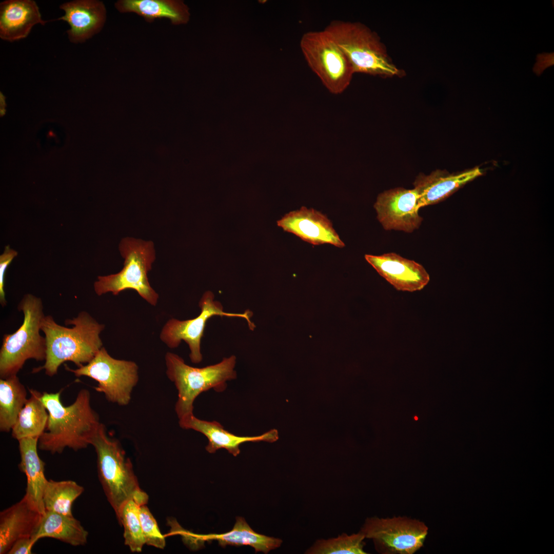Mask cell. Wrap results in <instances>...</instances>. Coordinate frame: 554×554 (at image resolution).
Listing matches in <instances>:
<instances>
[{"mask_svg": "<svg viewBox=\"0 0 554 554\" xmlns=\"http://www.w3.org/2000/svg\"><path fill=\"white\" fill-rule=\"evenodd\" d=\"M364 535L358 533H343L336 538L318 540L305 553L307 554H366Z\"/></svg>", "mask_w": 554, "mask_h": 554, "instance_id": "obj_27", "label": "cell"}, {"mask_svg": "<svg viewBox=\"0 0 554 554\" xmlns=\"http://www.w3.org/2000/svg\"><path fill=\"white\" fill-rule=\"evenodd\" d=\"M366 261L396 290L409 292L422 290L430 276L420 264L393 253L365 254Z\"/></svg>", "mask_w": 554, "mask_h": 554, "instance_id": "obj_13", "label": "cell"}, {"mask_svg": "<svg viewBox=\"0 0 554 554\" xmlns=\"http://www.w3.org/2000/svg\"><path fill=\"white\" fill-rule=\"evenodd\" d=\"M114 5L118 11L135 13L149 23L166 18L174 25H181L189 20V8L182 1L120 0Z\"/></svg>", "mask_w": 554, "mask_h": 554, "instance_id": "obj_21", "label": "cell"}, {"mask_svg": "<svg viewBox=\"0 0 554 554\" xmlns=\"http://www.w3.org/2000/svg\"><path fill=\"white\" fill-rule=\"evenodd\" d=\"M0 101H1V102H1V115L2 116V115H3L5 114V112H6L5 108H6V102H5V97L2 93V92H1V94H0Z\"/></svg>", "mask_w": 554, "mask_h": 554, "instance_id": "obj_33", "label": "cell"}, {"mask_svg": "<svg viewBox=\"0 0 554 554\" xmlns=\"http://www.w3.org/2000/svg\"><path fill=\"white\" fill-rule=\"evenodd\" d=\"M41 513L25 497L0 513V554L7 553L13 543L32 537L39 526Z\"/></svg>", "mask_w": 554, "mask_h": 554, "instance_id": "obj_18", "label": "cell"}, {"mask_svg": "<svg viewBox=\"0 0 554 554\" xmlns=\"http://www.w3.org/2000/svg\"><path fill=\"white\" fill-rule=\"evenodd\" d=\"M90 444L96 453L100 482L116 516L129 500L146 505L148 495L139 486L130 460L118 441L108 436L103 424L100 425Z\"/></svg>", "mask_w": 554, "mask_h": 554, "instance_id": "obj_3", "label": "cell"}, {"mask_svg": "<svg viewBox=\"0 0 554 554\" xmlns=\"http://www.w3.org/2000/svg\"><path fill=\"white\" fill-rule=\"evenodd\" d=\"M346 55L355 73L382 77L403 76L378 34L359 22L335 20L324 29Z\"/></svg>", "mask_w": 554, "mask_h": 554, "instance_id": "obj_4", "label": "cell"}, {"mask_svg": "<svg viewBox=\"0 0 554 554\" xmlns=\"http://www.w3.org/2000/svg\"><path fill=\"white\" fill-rule=\"evenodd\" d=\"M39 8L32 0H7L0 4V37L8 42L26 38L36 24L44 25Z\"/></svg>", "mask_w": 554, "mask_h": 554, "instance_id": "obj_19", "label": "cell"}, {"mask_svg": "<svg viewBox=\"0 0 554 554\" xmlns=\"http://www.w3.org/2000/svg\"><path fill=\"white\" fill-rule=\"evenodd\" d=\"M17 252L10 249L9 246L5 247L4 253L0 256V303L2 306L7 305L4 291V280L6 269Z\"/></svg>", "mask_w": 554, "mask_h": 554, "instance_id": "obj_30", "label": "cell"}, {"mask_svg": "<svg viewBox=\"0 0 554 554\" xmlns=\"http://www.w3.org/2000/svg\"><path fill=\"white\" fill-rule=\"evenodd\" d=\"M65 323L73 327L58 324L51 315L43 318L41 330L46 340V358L44 365L34 368L33 372L44 369L47 375L52 377L66 361L72 362L80 367L88 363L103 347L100 334L105 325L86 311L79 312L76 317L66 320Z\"/></svg>", "mask_w": 554, "mask_h": 554, "instance_id": "obj_2", "label": "cell"}, {"mask_svg": "<svg viewBox=\"0 0 554 554\" xmlns=\"http://www.w3.org/2000/svg\"><path fill=\"white\" fill-rule=\"evenodd\" d=\"M165 359L166 375L177 390L175 411L179 419L193 414V403L200 393L212 388L223 391L227 381L236 378V357L233 355L202 368L186 364L181 357L172 352H167Z\"/></svg>", "mask_w": 554, "mask_h": 554, "instance_id": "obj_5", "label": "cell"}, {"mask_svg": "<svg viewBox=\"0 0 554 554\" xmlns=\"http://www.w3.org/2000/svg\"><path fill=\"white\" fill-rule=\"evenodd\" d=\"M199 307L201 312L197 316L183 321L171 319L163 326L160 334L162 341L171 348H176L182 341H185L190 349L189 357L193 363L202 361L201 339L207 321L211 317L219 315L243 318L250 330H253L255 327L251 320L252 311L247 310L242 313L225 312L221 303L214 300V294L210 291L203 294L199 301Z\"/></svg>", "mask_w": 554, "mask_h": 554, "instance_id": "obj_11", "label": "cell"}, {"mask_svg": "<svg viewBox=\"0 0 554 554\" xmlns=\"http://www.w3.org/2000/svg\"><path fill=\"white\" fill-rule=\"evenodd\" d=\"M139 517L146 544L164 548L166 545L164 537L161 534L155 519L146 505L140 506Z\"/></svg>", "mask_w": 554, "mask_h": 554, "instance_id": "obj_29", "label": "cell"}, {"mask_svg": "<svg viewBox=\"0 0 554 554\" xmlns=\"http://www.w3.org/2000/svg\"><path fill=\"white\" fill-rule=\"evenodd\" d=\"M84 491L82 486L72 480H48L43 498L45 511L73 516V503Z\"/></svg>", "mask_w": 554, "mask_h": 554, "instance_id": "obj_26", "label": "cell"}, {"mask_svg": "<svg viewBox=\"0 0 554 554\" xmlns=\"http://www.w3.org/2000/svg\"><path fill=\"white\" fill-rule=\"evenodd\" d=\"M418 199L414 188L398 187L380 193L374 204L379 222L386 230L412 232L423 221L419 214Z\"/></svg>", "mask_w": 554, "mask_h": 554, "instance_id": "obj_12", "label": "cell"}, {"mask_svg": "<svg viewBox=\"0 0 554 554\" xmlns=\"http://www.w3.org/2000/svg\"><path fill=\"white\" fill-rule=\"evenodd\" d=\"M24 314L23 323L14 333L5 334L0 350V377L16 375L28 359L45 361L47 344L40 334L45 316L42 300L31 294L25 295L17 307Z\"/></svg>", "mask_w": 554, "mask_h": 554, "instance_id": "obj_6", "label": "cell"}, {"mask_svg": "<svg viewBox=\"0 0 554 554\" xmlns=\"http://www.w3.org/2000/svg\"><path fill=\"white\" fill-rule=\"evenodd\" d=\"M61 391L44 392L41 400L48 412L44 431L38 438V448L54 454L68 447L75 451L85 448L101 423L90 405L89 390H81L70 405L61 401Z\"/></svg>", "mask_w": 554, "mask_h": 554, "instance_id": "obj_1", "label": "cell"}, {"mask_svg": "<svg viewBox=\"0 0 554 554\" xmlns=\"http://www.w3.org/2000/svg\"><path fill=\"white\" fill-rule=\"evenodd\" d=\"M88 536V531L73 516L46 511L32 538L36 542L43 538H51L77 546L84 545Z\"/></svg>", "mask_w": 554, "mask_h": 554, "instance_id": "obj_23", "label": "cell"}, {"mask_svg": "<svg viewBox=\"0 0 554 554\" xmlns=\"http://www.w3.org/2000/svg\"><path fill=\"white\" fill-rule=\"evenodd\" d=\"M537 62L533 67V71L538 75L547 67L553 64V53H543L539 54L537 58Z\"/></svg>", "mask_w": 554, "mask_h": 554, "instance_id": "obj_32", "label": "cell"}, {"mask_svg": "<svg viewBox=\"0 0 554 554\" xmlns=\"http://www.w3.org/2000/svg\"><path fill=\"white\" fill-rule=\"evenodd\" d=\"M426 524L407 517L367 518L360 529L382 554H413L423 546L428 533Z\"/></svg>", "mask_w": 554, "mask_h": 554, "instance_id": "obj_10", "label": "cell"}, {"mask_svg": "<svg viewBox=\"0 0 554 554\" xmlns=\"http://www.w3.org/2000/svg\"><path fill=\"white\" fill-rule=\"evenodd\" d=\"M66 369L76 377L86 376L95 380L98 383L94 388L96 391L120 406L130 403L139 379L138 367L134 362L116 359L103 347L88 363L76 369L68 367Z\"/></svg>", "mask_w": 554, "mask_h": 554, "instance_id": "obj_9", "label": "cell"}, {"mask_svg": "<svg viewBox=\"0 0 554 554\" xmlns=\"http://www.w3.org/2000/svg\"><path fill=\"white\" fill-rule=\"evenodd\" d=\"M60 8L64 15L56 20L68 24V38L72 43H83L91 38L101 31L106 22V7L100 1L75 0L63 3Z\"/></svg>", "mask_w": 554, "mask_h": 554, "instance_id": "obj_15", "label": "cell"}, {"mask_svg": "<svg viewBox=\"0 0 554 554\" xmlns=\"http://www.w3.org/2000/svg\"><path fill=\"white\" fill-rule=\"evenodd\" d=\"M36 542L32 537H24L17 540L12 545L7 554H30Z\"/></svg>", "mask_w": 554, "mask_h": 554, "instance_id": "obj_31", "label": "cell"}, {"mask_svg": "<svg viewBox=\"0 0 554 554\" xmlns=\"http://www.w3.org/2000/svg\"><path fill=\"white\" fill-rule=\"evenodd\" d=\"M197 541H217L222 547L227 545H248L255 549V552L268 553L270 551L281 546L283 541L279 538L267 536L254 531L242 517L236 518L235 523L231 530L224 533L196 535L190 533Z\"/></svg>", "mask_w": 554, "mask_h": 554, "instance_id": "obj_22", "label": "cell"}, {"mask_svg": "<svg viewBox=\"0 0 554 554\" xmlns=\"http://www.w3.org/2000/svg\"><path fill=\"white\" fill-rule=\"evenodd\" d=\"M277 225L313 245L329 244L339 248L345 246L330 220L313 208L302 206L291 211L278 221Z\"/></svg>", "mask_w": 554, "mask_h": 554, "instance_id": "obj_14", "label": "cell"}, {"mask_svg": "<svg viewBox=\"0 0 554 554\" xmlns=\"http://www.w3.org/2000/svg\"><path fill=\"white\" fill-rule=\"evenodd\" d=\"M27 392L16 375L0 380V430L12 429L27 401Z\"/></svg>", "mask_w": 554, "mask_h": 554, "instance_id": "obj_25", "label": "cell"}, {"mask_svg": "<svg viewBox=\"0 0 554 554\" xmlns=\"http://www.w3.org/2000/svg\"><path fill=\"white\" fill-rule=\"evenodd\" d=\"M300 45L308 65L330 93H341L348 87L354 72L345 54L326 30L305 33Z\"/></svg>", "mask_w": 554, "mask_h": 554, "instance_id": "obj_8", "label": "cell"}, {"mask_svg": "<svg viewBox=\"0 0 554 554\" xmlns=\"http://www.w3.org/2000/svg\"><path fill=\"white\" fill-rule=\"evenodd\" d=\"M482 174V170L478 167L452 173L437 170L429 175L420 174L413 183L419 209L442 202Z\"/></svg>", "mask_w": 554, "mask_h": 554, "instance_id": "obj_16", "label": "cell"}, {"mask_svg": "<svg viewBox=\"0 0 554 554\" xmlns=\"http://www.w3.org/2000/svg\"><path fill=\"white\" fill-rule=\"evenodd\" d=\"M179 423L183 429H193L206 436L208 440L206 450L210 453L224 448L236 457L240 453V445L244 443L261 441L273 443L279 438L278 431L275 429L256 436H236L225 430L219 422L202 420L193 414L180 419Z\"/></svg>", "mask_w": 554, "mask_h": 554, "instance_id": "obj_17", "label": "cell"}, {"mask_svg": "<svg viewBox=\"0 0 554 554\" xmlns=\"http://www.w3.org/2000/svg\"><path fill=\"white\" fill-rule=\"evenodd\" d=\"M38 438H27L18 440L21 462L19 469L27 478L25 497L42 514L46 512L43 494L48 480L45 476V463L37 453Z\"/></svg>", "mask_w": 554, "mask_h": 554, "instance_id": "obj_20", "label": "cell"}, {"mask_svg": "<svg viewBox=\"0 0 554 554\" xmlns=\"http://www.w3.org/2000/svg\"><path fill=\"white\" fill-rule=\"evenodd\" d=\"M119 250L125 260L123 269L116 274L98 276L94 284L95 293L101 295L111 292L116 295L125 290L132 289L149 304L155 306L159 294L150 286L147 276L155 259L153 243L125 238Z\"/></svg>", "mask_w": 554, "mask_h": 554, "instance_id": "obj_7", "label": "cell"}, {"mask_svg": "<svg viewBox=\"0 0 554 554\" xmlns=\"http://www.w3.org/2000/svg\"><path fill=\"white\" fill-rule=\"evenodd\" d=\"M29 392L30 397L11 429L12 437L18 441L27 438H39L48 421L47 410L41 400L42 394L34 389H29Z\"/></svg>", "mask_w": 554, "mask_h": 554, "instance_id": "obj_24", "label": "cell"}, {"mask_svg": "<svg viewBox=\"0 0 554 554\" xmlns=\"http://www.w3.org/2000/svg\"><path fill=\"white\" fill-rule=\"evenodd\" d=\"M140 506L134 500H129L122 506L116 515L124 527L125 544L131 551L136 552H141L146 544L139 517Z\"/></svg>", "mask_w": 554, "mask_h": 554, "instance_id": "obj_28", "label": "cell"}]
</instances>
